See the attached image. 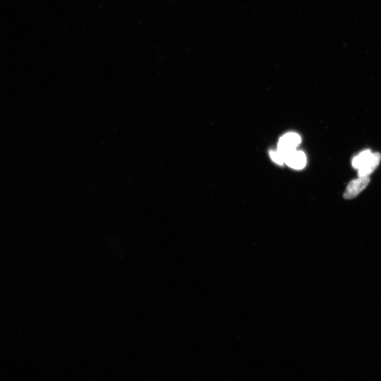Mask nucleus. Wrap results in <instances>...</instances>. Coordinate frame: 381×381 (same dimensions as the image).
<instances>
[{
	"instance_id": "nucleus-2",
	"label": "nucleus",
	"mask_w": 381,
	"mask_h": 381,
	"mask_svg": "<svg viewBox=\"0 0 381 381\" xmlns=\"http://www.w3.org/2000/svg\"><path fill=\"white\" fill-rule=\"evenodd\" d=\"M370 181L369 176L358 177L351 181L346 189L344 198L346 200L354 199L369 185Z\"/></svg>"
},
{
	"instance_id": "nucleus-3",
	"label": "nucleus",
	"mask_w": 381,
	"mask_h": 381,
	"mask_svg": "<svg viewBox=\"0 0 381 381\" xmlns=\"http://www.w3.org/2000/svg\"><path fill=\"white\" fill-rule=\"evenodd\" d=\"M306 155L301 151L295 150L286 157L285 163L293 169H301L306 165Z\"/></svg>"
},
{
	"instance_id": "nucleus-4",
	"label": "nucleus",
	"mask_w": 381,
	"mask_h": 381,
	"mask_svg": "<svg viewBox=\"0 0 381 381\" xmlns=\"http://www.w3.org/2000/svg\"><path fill=\"white\" fill-rule=\"evenodd\" d=\"M381 156L380 153H372L371 158L365 165L358 170V177L369 176L377 168L380 163Z\"/></svg>"
},
{
	"instance_id": "nucleus-1",
	"label": "nucleus",
	"mask_w": 381,
	"mask_h": 381,
	"mask_svg": "<svg viewBox=\"0 0 381 381\" xmlns=\"http://www.w3.org/2000/svg\"><path fill=\"white\" fill-rule=\"evenodd\" d=\"M301 142L300 136L293 132L287 133L280 138L278 150L283 155L285 161L288 155L296 150Z\"/></svg>"
},
{
	"instance_id": "nucleus-5",
	"label": "nucleus",
	"mask_w": 381,
	"mask_h": 381,
	"mask_svg": "<svg viewBox=\"0 0 381 381\" xmlns=\"http://www.w3.org/2000/svg\"><path fill=\"white\" fill-rule=\"evenodd\" d=\"M372 153L369 150H367L359 153L352 160V166L356 169L362 167L370 159Z\"/></svg>"
},
{
	"instance_id": "nucleus-6",
	"label": "nucleus",
	"mask_w": 381,
	"mask_h": 381,
	"mask_svg": "<svg viewBox=\"0 0 381 381\" xmlns=\"http://www.w3.org/2000/svg\"><path fill=\"white\" fill-rule=\"evenodd\" d=\"M270 156L272 159L277 164L283 165L285 163L284 157L278 150L276 151H271Z\"/></svg>"
}]
</instances>
